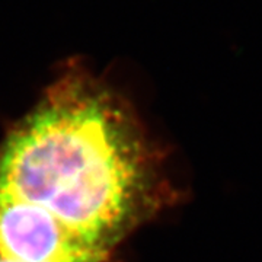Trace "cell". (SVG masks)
Segmentation results:
<instances>
[{
  "mask_svg": "<svg viewBox=\"0 0 262 262\" xmlns=\"http://www.w3.org/2000/svg\"><path fill=\"white\" fill-rule=\"evenodd\" d=\"M0 256L15 262H105L44 207L0 194Z\"/></svg>",
  "mask_w": 262,
  "mask_h": 262,
  "instance_id": "2",
  "label": "cell"
},
{
  "mask_svg": "<svg viewBox=\"0 0 262 262\" xmlns=\"http://www.w3.org/2000/svg\"><path fill=\"white\" fill-rule=\"evenodd\" d=\"M0 194L44 207L105 258L178 201L165 156L131 103L79 63L10 130Z\"/></svg>",
  "mask_w": 262,
  "mask_h": 262,
  "instance_id": "1",
  "label": "cell"
},
{
  "mask_svg": "<svg viewBox=\"0 0 262 262\" xmlns=\"http://www.w3.org/2000/svg\"><path fill=\"white\" fill-rule=\"evenodd\" d=\"M0 262H15V261H10V259H6V258L0 256Z\"/></svg>",
  "mask_w": 262,
  "mask_h": 262,
  "instance_id": "3",
  "label": "cell"
}]
</instances>
